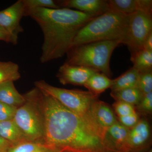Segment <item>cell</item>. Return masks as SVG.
Masks as SVG:
<instances>
[{
    "mask_svg": "<svg viewBox=\"0 0 152 152\" xmlns=\"http://www.w3.org/2000/svg\"><path fill=\"white\" fill-rule=\"evenodd\" d=\"M12 145L10 142L6 140L0 136V152H8L10 149L9 148Z\"/></svg>",
    "mask_w": 152,
    "mask_h": 152,
    "instance_id": "30",
    "label": "cell"
},
{
    "mask_svg": "<svg viewBox=\"0 0 152 152\" xmlns=\"http://www.w3.org/2000/svg\"><path fill=\"white\" fill-rule=\"evenodd\" d=\"M113 83V80L104 74L97 72L90 77L84 86L88 91L99 96L106 90L110 88Z\"/></svg>",
    "mask_w": 152,
    "mask_h": 152,
    "instance_id": "17",
    "label": "cell"
},
{
    "mask_svg": "<svg viewBox=\"0 0 152 152\" xmlns=\"http://www.w3.org/2000/svg\"><path fill=\"white\" fill-rule=\"evenodd\" d=\"M56 2L60 8L76 9L83 12L99 15L109 10L106 0H64Z\"/></svg>",
    "mask_w": 152,
    "mask_h": 152,
    "instance_id": "12",
    "label": "cell"
},
{
    "mask_svg": "<svg viewBox=\"0 0 152 152\" xmlns=\"http://www.w3.org/2000/svg\"><path fill=\"white\" fill-rule=\"evenodd\" d=\"M24 14L23 0H19L9 7L0 11V26L10 34L14 45L18 43L19 34L23 31L20 22Z\"/></svg>",
    "mask_w": 152,
    "mask_h": 152,
    "instance_id": "9",
    "label": "cell"
},
{
    "mask_svg": "<svg viewBox=\"0 0 152 152\" xmlns=\"http://www.w3.org/2000/svg\"><path fill=\"white\" fill-rule=\"evenodd\" d=\"M90 116L95 124L105 132L118 121L112 108L99 99L92 105Z\"/></svg>",
    "mask_w": 152,
    "mask_h": 152,
    "instance_id": "11",
    "label": "cell"
},
{
    "mask_svg": "<svg viewBox=\"0 0 152 152\" xmlns=\"http://www.w3.org/2000/svg\"><path fill=\"white\" fill-rule=\"evenodd\" d=\"M138 88L144 95L152 92V71L140 73Z\"/></svg>",
    "mask_w": 152,
    "mask_h": 152,
    "instance_id": "25",
    "label": "cell"
},
{
    "mask_svg": "<svg viewBox=\"0 0 152 152\" xmlns=\"http://www.w3.org/2000/svg\"><path fill=\"white\" fill-rule=\"evenodd\" d=\"M20 77L19 66L11 61H0V83L17 80Z\"/></svg>",
    "mask_w": 152,
    "mask_h": 152,
    "instance_id": "21",
    "label": "cell"
},
{
    "mask_svg": "<svg viewBox=\"0 0 152 152\" xmlns=\"http://www.w3.org/2000/svg\"><path fill=\"white\" fill-rule=\"evenodd\" d=\"M13 120L27 141L34 142L43 138V121L35 107L27 100L18 108Z\"/></svg>",
    "mask_w": 152,
    "mask_h": 152,
    "instance_id": "7",
    "label": "cell"
},
{
    "mask_svg": "<svg viewBox=\"0 0 152 152\" xmlns=\"http://www.w3.org/2000/svg\"><path fill=\"white\" fill-rule=\"evenodd\" d=\"M147 152H152V149H150L149 150V151H148Z\"/></svg>",
    "mask_w": 152,
    "mask_h": 152,
    "instance_id": "33",
    "label": "cell"
},
{
    "mask_svg": "<svg viewBox=\"0 0 152 152\" xmlns=\"http://www.w3.org/2000/svg\"><path fill=\"white\" fill-rule=\"evenodd\" d=\"M25 8L24 16L33 10L38 8L58 9L56 1L53 0H23Z\"/></svg>",
    "mask_w": 152,
    "mask_h": 152,
    "instance_id": "22",
    "label": "cell"
},
{
    "mask_svg": "<svg viewBox=\"0 0 152 152\" xmlns=\"http://www.w3.org/2000/svg\"><path fill=\"white\" fill-rule=\"evenodd\" d=\"M97 72H99L91 68L65 63L59 69L57 77L62 85L84 86L90 77Z\"/></svg>",
    "mask_w": 152,
    "mask_h": 152,
    "instance_id": "10",
    "label": "cell"
},
{
    "mask_svg": "<svg viewBox=\"0 0 152 152\" xmlns=\"http://www.w3.org/2000/svg\"><path fill=\"white\" fill-rule=\"evenodd\" d=\"M109 10L129 15L142 11V0H109Z\"/></svg>",
    "mask_w": 152,
    "mask_h": 152,
    "instance_id": "18",
    "label": "cell"
},
{
    "mask_svg": "<svg viewBox=\"0 0 152 152\" xmlns=\"http://www.w3.org/2000/svg\"><path fill=\"white\" fill-rule=\"evenodd\" d=\"M38 152H48V151H47V150H43V151H39Z\"/></svg>",
    "mask_w": 152,
    "mask_h": 152,
    "instance_id": "32",
    "label": "cell"
},
{
    "mask_svg": "<svg viewBox=\"0 0 152 152\" xmlns=\"http://www.w3.org/2000/svg\"><path fill=\"white\" fill-rule=\"evenodd\" d=\"M47 149L43 145L33 142H23L14 145L8 152H38Z\"/></svg>",
    "mask_w": 152,
    "mask_h": 152,
    "instance_id": "23",
    "label": "cell"
},
{
    "mask_svg": "<svg viewBox=\"0 0 152 152\" xmlns=\"http://www.w3.org/2000/svg\"><path fill=\"white\" fill-rule=\"evenodd\" d=\"M136 111L140 116H147L152 113V92L144 95L141 100L135 107Z\"/></svg>",
    "mask_w": 152,
    "mask_h": 152,
    "instance_id": "24",
    "label": "cell"
},
{
    "mask_svg": "<svg viewBox=\"0 0 152 152\" xmlns=\"http://www.w3.org/2000/svg\"><path fill=\"white\" fill-rule=\"evenodd\" d=\"M151 142V130L148 121L141 118L135 126L130 129L122 152H143Z\"/></svg>",
    "mask_w": 152,
    "mask_h": 152,
    "instance_id": "8",
    "label": "cell"
},
{
    "mask_svg": "<svg viewBox=\"0 0 152 152\" xmlns=\"http://www.w3.org/2000/svg\"><path fill=\"white\" fill-rule=\"evenodd\" d=\"M129 17L115 11H107L87 23L79 31L72 47L103 41L118 40L124 44Z\"/></svg>",
    "mask_w": 152,
    "mask_h": 152,
    "instance_id": "3",
    "label": "cell"
},
{
    "mask_svg": "<svg viewBox=\"0 0 152 152\" xmlns=\"http://www.w3.org/2000/svg\"><path fill=\"white\" fill-rule=\"evenodd\" d=\"M131 54L133 67L140 73L152 71V51L143 48Z\"/></svg>",
    "mask_w": 152,
    "mask_h": 152,
    "instance_id": "19",
    "label": "cell"
},
{
    "mask_svg": "<svg viewBox=\"0 0 152 152\" xmlns=\"http://www.w3.org/2000/svg\"><path fill=\"white\" fill-rule=\"evenodd\" d=\"M141 117L137 112L124 116L118 117V121L124 126L131 129L138 123Z\"/></svg>",
    "mask_w": 152,
    "mask_h": 152,
    "instance_id": "28",
    "label": "cell"
},
{
    "mask_svg": "<svg viewBox=\"0 0 152 152\" xmlns=\"http://www.w3.org/2000/svg\"><path fill=\"white\" fill-rule=\"evenodd\" d=\"M140 73L134 68H131L118 77L113 80L110 88L112 91L130 88H138Z\"/></svg>",
    "mask_w": 152,
    "mask_h": 152,
    "instance_id": "16",
    "label": "cell"
},
{
    "mask_svg": "<svg viewBox=\"0 0 152 152\" xmlns=\"http://www.w3.org/2000/svg\"><path fill=\"white\" fill-rule=\"evenodd\" d=\"M44 137L47 145L67 152H118L106 137V132L92 120L64 107L41 92Z\"/></svg>",
    "mask_w": 152,
    "mask_h": 152,
    "instance_id": "1",
    "label": "cell"
},
{
    "mask_svg": "<svg viewBox=\"0 0 152 152\" xmlns=\"http://www.w3.org/2000/svg\"><path fill=\"white\" fill-rule=\"evenodd\" d=\"M143 48L147 50L152 51V32L150 34L144 42Z\"/></svg>",
    "mask_w": 152,
    "mask_h": 152,
    "instance_id": "31",
    "label": "cell"
},
{
    "mask_svg": "<svg viewBox=\"0 0 152 152\" xmlns=\"http://www.w3.org/2000/svg\"><path fill=\"white\" fill-rule=\"evenodd\" d=\"M121 44L118 40L103 41L72 47L66 53L65 63L91 68L111 77V57Z\"/></svg>",
    "mask_w": 152,
    "mask_h": 152,
    "instance_id": "4",
    "label": "cell"
},
{
    "mask_svg": "<svg viewBox=\"0 0 152 152\" xmlns=\"http://www.w3.org/2000/svg\"><path fill=\"white\" fill-rule=\"evenodd\" d=\"M26 101V97L17 91L13 81H7L0 83V102L19 107Z\"/></svg>",
    "mask_w": 152,
    "mask_h": 152,
    "instance_id": "13",
    "label": "cell"
},
{
    "mask_svg": "<svg viewBox=\"0 0 152 152\" xmlns=\"http://www.w3.org/2000/svg\"><path fill=\"white\" fill-rule=\"evenodd\" d=\"M110 95L115 101L124 102L135 107L141 100L144 94L138 88H134L113 91Z\"/></svg>",
    "mask_w": 152,
    "mask_h": 152,
    "instance_id": "20",
    "label": "cell"
},
{
    "mask_svg": "<svg viewBox=\"0 0 152 152\" xmlns=\"http://www.w3.org/2000/svg\"><path fill=\"white\" fill-rule=\"evenodd\" d=\"M0 136L12 145L27 141L13 119L0 122Z\"/></svg>",
    "mask_w": 152,
    "mask_h": 152,
    "instance_id": "15",
    "label": "cell"
},
{
    "mask_svg": "<svg viewBox=\"0 0 152 152\" xmlns=\"http://www.w3.org/2000/svg\"><path fill=\"white\" fill-rule=\"evenodd\" d=\"M0 40L4 41L7 43H10L13 45V41L12 37L6 30L0 26Z\"/></svg>",
    "mask_w": 152,
    "mask_h": 152,
    "instance_id": "29",
    "label": "cell"
},
{
    "mask_svg": "<svg viewBox=\"0 0 152 152\" xmlns=\"http://www.w3.org/2000/svg\"><path fill=\"white\" fill-rule=\"evenodd\" d=\"M152 32V13L137 11L129 17L124 45L131 54L143 49L146 39Z\"/></svg>",
    "mask_w": 152,
    "mask_h": 152,
    "instance_id": "6",
    "label": "cell"
},
{
    "mask_svg": "<svg viewBox=\"0 0 152 152\" xmlns=\"http://www.w3.org/2000/svg\"><path fill=\"white\" fill-rule=\"evenodd\" d=\"M18 108L0 102V122L13 119Z\"/></svg>",
    "mask_w": 152,
    "mask_h": 152,
    "instance_id": "27",
    "label": "cell"
},
{
    "mask_svg": "<svg viewBox=\"0 0 152 152\" xmlns=\"http://www.w3.org/2000/svg\"><path fill=\"white\" fill-rule=\"evenodd\" d=\"M35 86L42 93L56 99L66 108L91 119L90 109L93 103L99 99V96L88 91L57 88L43 80L36 82Z\"/></svg>",
    "mask_w": 152,
    "mask_h": 152,
    "instance_id": "5",
    "label": "cell"
},
{
    "mask_svg": "<svg viewBox=\"0 0 152 152\" xmlns=\"http://www.w3.org/2000/svg\"><path fill=\"white\" fill-rule=\"evenodd\" d=\"M118 117L124 116L136 112L135 106L121 101H115L113 105Z\"/></svg>",
    "mask_w": 152,
    "mask_h": 152,
    "instance_id": "26",
    "label": "cell"
},
{
    "mask_svg": "<svg viewBox=\"0 0 152 152\" xmlns=\"http://www.w3.org/2000/svg\"><path fill=\"white\" fill-rule=\"evenodd\" d=\"M98 16L67 8H38L30 12L28 16L37 22L43 34L41 62L66 54L79 31Z\"/></svg>",
    "mask_w": 152,
    "mask_h": 152,
    "instance_id": "2",
    "label": "cell"
},
{
    "mask_svg": "<svg viewBox=\"0 0 152 152\" xmlns=\"http://www.w3.org/2000/svg\"><path fill=\"white\" fill-rule=\"evenodd\" d=\"M129 131V129L124 126L118 121L107 130V138L118 152H122Z\"/></svg>",
    "mask_w": 152,
    "mask_h": 152,
    "instance_id": "14",
    "label": "cell"
}]
</instances>
